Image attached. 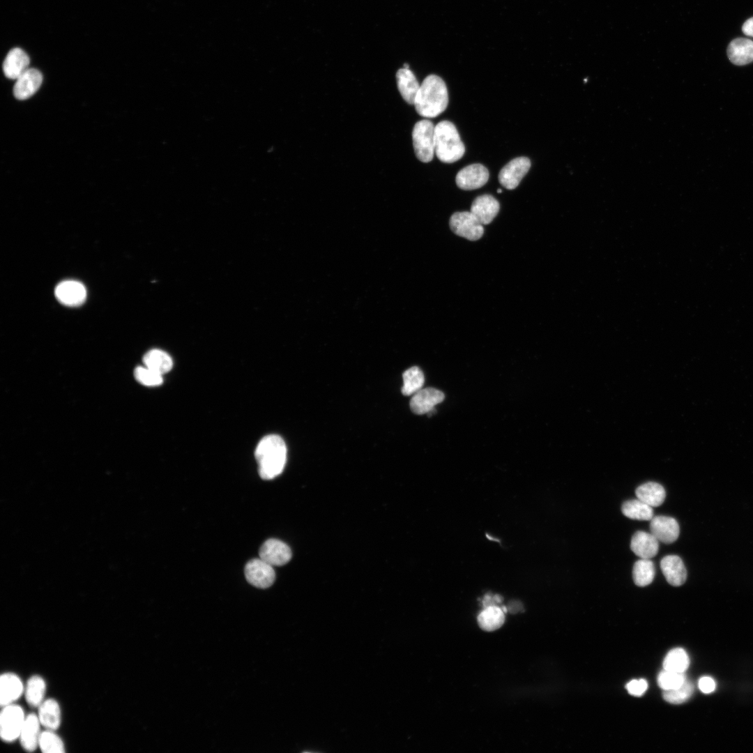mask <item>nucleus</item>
I'll return each instance as SVG.
<instances>
[{"mask_svg": "<svg viewBox=\"0 0 753 753\" xmlns=\"http://www.w3.org/2000/svg\"><path fill=\"white\" fill-rule=\"evenodd\" d=\"M689 665V657L681 648H676L669 651L663 661L664 669L680 673H685Z\"/></svg>", "mask_w": 753, "mask_h": 753, "instance_id": "nucleus-31", "label": "nucleus"}, {"mask_svg": "<svg viewBox=\"0 0 753 753\" xmlns=\"http://www.w3.org/2000/svg\"><path fill=\"white\" fill-rule=\"evenodd\" d=\"M630 548L639 557L650 559L657 555L659 541L651 533L638 531L632 537Z\"/></svg>", "mask_w": 753, "mask_h": 753, "instance_id": "nucleus-18", "label": "nucleus"}, {"mask_svg": "<svg viewBox=\"0 0 753 753\" xmlns=\"http://www.w3.org/2000/svg\"><path fill=\"white\" fill-rule=\"evenodd\" d=\"M489 171L482 164H471L459 170L455 178L457 185L465 190H475L483 186L489 179Z\"/></svg>", "mask_w": 753, "mask_h": 753, "instance_id": "nucleus-10", "label": "nucleus"}, {"mask_svg": "<svg viewBox=\"0 0 753 753\" xmlns=\"http://www.w3.org/2000/svg\"><path fill=\"white\" fill-rule=\"evenodd\" d=\"M623 514L632 519L648 521L653 517V507L639 499L625 501L621 506Z\"/></svg>", "mask_w": 753, "mask_h": 753, "instance_id": "nucleus-28", "label": "nucleus"}, {"mask_svg": "<svg viewBox=\"0 0 753 753\" xmlns=\"http://www.w3.org/2000/svg\"><path fill=\"white\" fill-rule=\"evenodd\" d=\"M254 456L260 477L264 480L273 479L282 472L285 466L286 444L278 435L266 436L258 443Z\"/></svg>", "mask_w": 753, "mask_h": 753, "instance_id": "nucleus-2", "label": "nucleus"}, {"mask_svg": "<svg viewBox=\"0 0 753 753\" xmlns=\"http://www.w3.org/2000/svg\"><path fill=\"white\" fill-rule=\"evenodd\" d=\"M24 710L21 706L11 703L2 707L0 715V736L7 743L19 738L24 720Z\"/></svg>", "mask_w": 753, "mask_h": 753, "instance_id": "nucleus-5", "label": "nucleus"}, {"mask_svg": "<svg viewBox=\"0 0 753 753\" xmlns=\"http://www.w3.org/2000/svg\"><path fill=\"white\" fill-rule=\"evenodd\" d=\"M505 612L496 605L485 607L478 616L480 627L485 631H494L502 626Z\"/></svg>", "mask_w": 753, "mask_h": 753, "instance_id": "nucleus-26", "label": "nucleus"}, {"mask_svg": "<svg viewBox=\"0 0 753 753\" xmlns=\"http://www.w3.org/2000/svg\"><path fill=\"white\" fill-rule=\"evenodd\" d=\"M54 293L57 300L68 306L79 305L86 298L84 285L76 280H65L60 282L56 287Z\"/></svg>", "mask_w": 753, "mask_h": 753, "instance_id": "nucleus-12", "label": "nucleus"}, {"mask_svg": "<svg viewBox=\"0 0 753 753\" xmlns=\"http://www.w3.org/2000/svg\"><path fill=\"white\" fill-rule=\"evenodd\" d=\"M655 575V565L650 559L641 558L634 563L632 578L637 586L643 587L649 585L653 581Z\"/></svg>", "mask_w": 753, "mask_h": 753, "instance_id": "nucleus-29", "label": "nucleus"}, {"mask_svg": "<svg viewBox=\"0 0 753 753\" xmlns=\"http://www.w3.org/2000/svg\"><path fill=\"white\" fill-rule=\"evenodd\" d=\"M398 90L403 99L409 104L413 105L420 84L410 69L400 68L396 73Z\"/></svg>", "mask_w": 753, "mask_h": 753, "instance_id": "nucleus-22", "label": "nucleus"}, {"mask_svg": "<svg viewBox=\"0 0 753 753\" xmlns=\"http://www.w3.org/2000/svg\"><path fill=\"white\" fill-rule=\"evenodd\" d=\"M38 746L44 753H63L65 746L62 739L54 731L47 729L41 732Z\"/></svg>", "mask_w": 753, "mask_h": 753, "instance_id": "nucleus-32", "label": "nucleus"}, {"mask_svg": "<svg viewBox=\"0 0 753 753\" xmlns=\"http://www.w3.org/2000/svg\"><path fill=\"white\" fill-rule=\"evenodd\" d=\"M434 151L443 162H455L462 158L465 147L455 126L449 121H442L435 126Z\"/></svg>", "mask_w": 753, "mask_h": 753, "instance_id": "nucleus-3", "label": "nucleus"}, {"mask_svg": "<svg viewBox=\"0 0 753 753\" xmlns=\"http://www.w3.org/2000/svg\"><path fill=\"white\" fill-rule=\"evenodd\" d=\"M403 68L409 69V65L408 63H404Z\"/></svg>", "mask_w": 753, "mask_h": 753, "instance_id": "nucleus-39", "label": "nucleus"}, {"mask_svg": "<svg viewBox=\"0 0 753 753\" xmlns=\"http://www.w3.org/2000/svg\"><path fill=\"white\" fill-rule=\"evenodd\" d=\"M698 685L700 690L705 694L713 692L716 687L715 680L708 676L701 678L699 680Z\"/></svg>", "mask_w": 753, "mask_h": 753, "instance_id": "nucleus-37", "label": "nucleus"}, {"mask_svg": "<svg viewBox=\"0 0 753 753\" xmlns=\"http://www.w3.org/2000/svg\"><path fill=\"white\" fill-rule=\"evenodd\" d=\"M23 683L15 674L8 672L0 677V703L1 707L13 703L24 692Z\"/></svg>", "mask_w": 753, "mask_h": 753, "instance_id": "nucleus-17", "label": "nucleus"}, {"mask_svg": "<svg viewBox=\"0 0 753 753\" xmlns=\"http://www.w3.org/2000/svg\"><path fill=\"white\" fill-rule=\"evenodd\" d=\"M638 499L651 507H657L663 503L666 497L664 488L655 482H648L639 485L635 490Z\"/></svg>", "mask_w": 753, "mask_h": 753, "instance_id": "nucleus-24", "label": "nucleus"}, {"mask_svg": "<svg viewBox=\"0 0 753 753\" xmlns=\"http://www.w3.org/2000/svg\"><path fill=\"white\" fill-rule=\"evenodd\" d=\"M661 570L667 582L674 586L683 584L687 579V570L682 559L676 555H668L660 561Z\"/></svg>", "mask_w": 753, "mask_h": 753, "instance_id": "nucleus-16", "label": "nucleus"}, {"mask_svg": "<svg viewBox=\"0 0 753 753\" xmlns=\"http://www.w3.org/2000/svg\"><path fill=\"white\" fill-rule=\"evenodd\" d=\"M628 692L632 696L641 697L648 689V683L644 679H634L630 681L625 686Z\"/></svg>", "mask_w": 753, "mask_h": 753, "instance_id": "nucleus-36", "label": "nucleus"}, {"mask_svg": "<svg viewBox=\"0 0 753 753\" xmlns=\"http://www.w3.org/2000/svg\"><path fill=\"white\" fill-rule=\"evenodd\" d=\"M448 90L444 81L436 75L427 76L420 86L413 105L417 113L425 118H434L447 108Z\"/></svg>", "mask_w": 753, "mask_h": 753, "instance_id": "nucleus-1", "label": "nucleus"}, {"mask_svg": "<svg viewBox=\"0 0 753 753\" xmlns=\"http://www.w3.org/2000/svg\"><path fill=\"white\" fill-rule=\"evenodd\" d=\"M144 366L163 374L172 367L173 362L170 356L160 349H154L149 351L143 357Z\"/></svg>", "mask_w": 753, "mask_h": 753, "instance_id": "nucleus-25", "label": "nucleus"}, {"mask_svg": "<svg viewBox=\"0 0 753 753\" xmlns=\"http://www.w3.org/2000/svg\"><path fill=\"white\" fill-rule=\"evenodd\" d=\"M742 31L746 36L753 37V17L744 22Z\"/></svg>", "mask_w": 753, "mask_h": 753, "instance_id": "nucleus-38", "label": "nucleus"}, {"mask_svg": "<svg viewBox=\"0 0 753 753\" xmlns=\"http://www.w3.org/2000/svg\"><path fill=\"white\" fill-rule=\"evenodd\" d=\"M29 57L22 49L10 50L3 63L4 75L9 79H17L29 68Z\"/></svg>", "mask_w": 753, "mask_h": 753, "instance_id": "nucleus-20", "label": "nucleus"}, {"mask_svg": "<svg viewBox=\"0 0 753 753\" xmlns=\"http://www.w3.org/2000/svg\"><path fill=\"white\" fill-rule=\"evenodd\" d=\"M730 61L737 66L747 65L753 61V41L738 38L733 40L727 48Z\"/></svg>", "mask_w": 753, "mask_h": 753, "instance_id": "nucleus-21", "label": "nucleus"}, {"mask_svg": "<svg viewBox=\"0 0 753 753\" xmlns=\"http://www.w3.org/2000/svg\"><path fill=\"white\" fill-rule=\"evenodd\" d=\"M497 192H498V193H501V192H502V190H501V189H500V188H499V189L497 190Z\"/></svg>", "mask_w": 753, "mask_h": 753, "instance_id": "nucleus-40", "label": "nucleus"}, {"mask_svg": "<svg viewBox=\"0 0 753 753\" xmlns=\"http://www.w3.org/2000/svg\"><path fill=\"white\" fill-rule=\"evenodd\" d=\"M434 129L432 121L423 119L414 125L413 146L416 158L423 162H430L434 155Z\"/></svg>", "mask_w": 753, "mask_h": 753, "instance_id": "nucleus-4", "label": "nucleus"}, {"mask_svg": "<svg viewBox=\"0 0 753 753\" xmlns=\"http://www.w3.org/2000/svg\"><path fill=\"white\" fill-rule=\"evenodd\" d=\"M38 717L42 726L47 729L56 731L61 724V709L54 699L43 701L38 706Z\"/></svg>", "mask_w": 753, "mask_h": 753, "instance_id": "nucleus-23", "label": "nucleus"}, {"mask_svg": "<svg viewBox=\"0 0 753 753\" xmlns=\"http://www.w3.org/2000/svg\"><path fill=\"white\" fill-rule=\"evenodd\" d=\"M245 576L250 584L259 588L270 587L275 579L273 566L260 558L252 559L247 563Z\"/></svg>", "mask_w": 753, "mask_h": 753, "instance_id": "nucleus-7", "label": "nucleus"}, {"mask_svg": "<svg viewBox=\"0 0 753 753\" xmlns=\"http://www.w3.org/2000/svg\"><path fill=\"white\" fill-rule=\"evenodd\" d=\"M45 691L46 683L41 676L34 675L30 677L24 689L27 703L32 707H38L43 701Z\"/></svg>", "mask_w": 753, "mask_h": 753, "instance_id": "nucleus-27", "label": "nucleus"}, {"mask_svg": "<svg viewBox=\"0 0 753 753\" xmlns=\"http://www.w3.org/2000/svg\"><path fill=\"white\" fill-rule=\"evenodd\" d=\"M687 678L685 673L676 672L664 669L657 676V683L663 690H669L680 687Z\"/></svg>", "mask_w": 753, "mask_h": 753, "instance_id": "nucleus-34", "label": "nucleus"}, {"mask_svg": "<svg viewBox=\"0 0 753 753\" xmlns=\"http://www.w3.org/2000/svg\"><path fill=\"white\" fill-rule=\"evenodd\" d=\"M530 167L529 158L526 157L514 158L500 170L499 181L504 188L513 190L517 187Z\"/></svg>", "mask_w": 753, "mask_h": 753, "instance_id": "nucleus-8", "label": "nucleus"}, {"mask_svg": "<svg viewBox=\"0 0 753 753\" xmlns=\"http://www.w3.org/2000/svg\"><path fill=\"white\" fill-rule=\"evenodd\" d=\"M134 376L137 381L146 386H157L162 381V375L146 366L137 367Z\"/></svg>", "mask_w": 753, "mask_h": 753, "instance_id": "nucleus-35", "label": "nucleus"}, {"mask_svg": "<svg viewBox=\"0 0 753 753\" xmlns=\"http://www.w3.org/2000/svg\"><path fill=\"white\" fill-rule=\"evenodd\" d=\"M40 725L38 715L31 713L26 716L19 736L20 744L26 751L33 752L38 747Z\"/></svg>", "mask_w": 753, "mask_h": 753, "instance_id": "nucleus-19", "label": "nucleus"}, {"mask_svg": "<svg viewBox=\"0 0 753 753\" xmlns=\"http://www.w3.org/2000/svg\"><path fill=\"white\" fill-rule=\"evenodd\" d=\"M651 533L665 544H671L678 538L680 528L678 522L673 517L659 515L651 519Z\"/></svg>", "mask_w": 753, "mask_h": 753, "instance_id": "nucleus-13", "label": "nucleus"}, {"mask_svg": "<svg viewBox=\"0 0 753 753\" xmlns=\"http://www.w3.org/2000/svg\"><path fill=\"white\" fill-rule=\"evenodd\" d=\"M259 557L272 566H281L291 558V551L284 542L277 539L267 540L260 547Z\"/></svg>", "mask_w": 753, "mask_h": 753, "instance_id": "nucleus-11", "label": "nucleus"}, {"mask_svg": "<svg viewBox=\"0 0 753 753\" xmlns=\"http://www.w3.org/2000/svg\"><path fill=\"white\" fill-rule=\"evenodd\" d=\"M694 690L693 683L687 679L678 688L663 690L662 697L670 703L680 704L687 701L692 697Z\"/></svg>", "mask_w": 753, "mask_h": 753, "instance_id": "nucleus-33", "label": "nucleus"}, {"mask_svg": "<svg viewBox=\"0 0 753 753\" xmlns=\"http://www.w3.org/2000/svg\"><path fill=\"white\" fill-rule=\"evenodd\" d=\"M450 227L457 236L476 241L484 233L482 225L471 211L456 212L450 219Z\"/></svg>", "mask_w": 753, "mask_h": 753, "instance_id": "nucleus-6", "label": "nucleus"}, {"mask_svg": "<svg viewBox=\"0 0 753 753\" xmlns=\"http://www.w3.org/2000/svg\"><path fill=\"white\" fill-rule=\"evenodd\" d=\"M42 82L43 75L38 70L28 68L16 79L13 94L18 100H26L38 90Z\"/></svg>", "mask_w": 753, "mask_h": 753, "instance_id": "nucleus-14", "label": "nucleus"}, {"mask_svg": "<svg viewBox=\"0 0 753 753\" xmlns=\"http://www.w3.org/2000/svg\"><path fill=\"white\" fill-rule=\"evenodd\" d=\"M443 393L434 388L420 389L413 395L410 400V408L413 413L418 415L427 413L429 416L436 412L435 406L443 401Z\"/></svg>", "mask_w": 753, "mask_h": 753, "instance_id": "nucleus-9", "label": "nucleus"}, {"mask_svg": "<svg viewBox=\"0 0 753 753\" xmlns=\"http://www.w3.org/2000/svg\"><path fill=\"white\" fill-rule=\"evenodd\" d=\"M499 201L491 195L477 197L473 201L470 211L482 225L490 223L499 211Z\"/></svg>", "mask_w": 753, "mask_h": 753, "instance_id": "nucleus-15", "label": "nucleus"}, {"mask_svg": "<svg viewBox=\"0 0 753 753\" xmlns=\"http://www.w3.org/2000/svg\"><path fill=\"white\" fill-rule=\"evenodd\" d=\"M403 386L402 393L404 395H411L422 389L425 383L423 371L416 366L406 370L402 374Z\"/></svg>", "mask_w": 753, "mask_h": 753, "instance_id": "nucleus-30", "label": "nucleus"}]
</instances>
